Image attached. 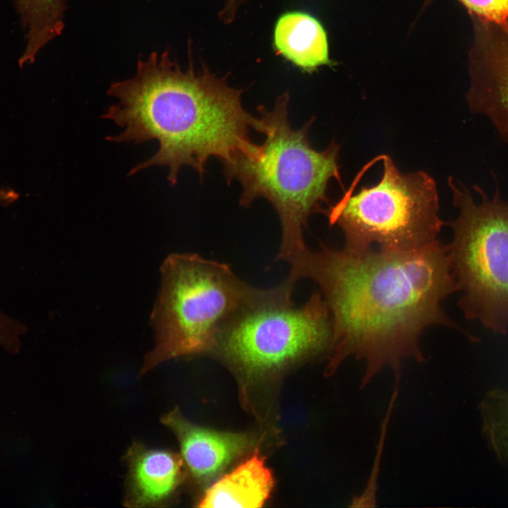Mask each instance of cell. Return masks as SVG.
<instances>
[{"mask_svg":"<svg viewBox=\"0 0 508 508\" xmlns=\"http://www.w3.org/2000/svg\"><path fill=\"white\" fill-rule=\"evenodd\" d=\"M273 486L263 458L255 454L214 483L200 500V507L254 508L263 505Z\"/></svg>","mask_w":508,"mask_h":508,"instance_id":"cell-11","label":"cell"},{"mask_svg":"<svg viewBox=\"0 0 508 508\" xmlns=\"http://www.w3.org/2000/svg\"><path fill=\"white\" fill-rule=\"evenodd\" d=\"M480 21L505 27L508 25V0H459Z\"/></svg>","mask_w":508,"mask_h":508,"instance_id":"cell-15","label":"cell"},{"mask_svg":"<svg viewBox=\"0 0 508 508\" xmlns=\"http://www.w3.org/2000/svg\"><path fill=\"white\" fill-rule=\"evenodd\" d=\"M161 273L150 320L155 344L140 375L167 361L213 351L220 327L257 289L229 265L195 253L169 255Z\"/></svg>","mask_w":508,"mask_h":508,"instance_id":"cell-4","label":"cell"},{"mask_svg":"<svg viewBox=\"0 0 508 508\" xmlns=\"http://www.w3.org/2000/svg\"><path fill=\"white\" fill-rule=\"evenodd\" d=\"M160 421L176 436L183 463L198 481H206L218 474L250 443L245 435L217 432L193 424L178 408L164 414Z\"/></svg>","mask_w":508,"mask_h":508,"instance_id":"cell-10","label":"cell"},{"mask_svg":"<svg viewBox=\"0 0 508 508\" xmlns=\"http://www.w3.org/2000/svg\"><path fill=\"white\" fill-rule=\"evenodd\" d=\"M474 22L470 52V109L490 119L508 143V25Z\"/></svg>","mask_w":508,"mask_h":508,"instance_id":"cell-8","label":"cell"},{"mask_svg":"<svg viewBox=\"0 0 508 508\" xmlns=\"http://www.w3.org/2000/svg\"><path fill=\"white\" fill-rule=\"evenodd\" d=\"M288 263L287 279L315 282L329 309L327 376L353 356L365 363L361 389L385 367L392 369L397 386L403 360L424 361L420 339L427 327L440 325L462 332L442 308L458 289L447 245L439 240L409 251L307 247Z\"/></svg>","mask_w":508,"mask_h":508,"instance_id":"cell-1","label":"cell"},{"mask_svg":"<svg viewBox=\"0 0 508 508\" xmlns=\"http://www.w3.org/2000/svg\"><path fill=\"white\" fill-rule=\"evenodd\" d=\"M277 49L297 66L310 71L329 63L326 33L320 23L303 13H289L274 30Z\"/></svg>","mask_w":508,"mask_h":508,"instance_id":"cell-12","label":"cell"},{"mask_svg":"<svg viewBox=\"0 0 508 508\" xmlns=\"http://www.w3.org/2000/svg\"><path fill=\"white\" fill-rule=\"evenodd\" d=\"M458 217L448 223L454 231L447 245L452 272L462 296L458 305L467 319L506 334L508 329V204L498 192L477 203L471 193L448 180Z\"/></svg>","mask_w":508,"mask_h":508,"instance_id":"cell-7","label":"cell"},{"mask_svg":"<svg viewBox=\"0 0 508 508\" xmlns=\"http://www.w3.org/2000/svg\"><path fill=\"white\" fill-rule=\"evenodd\" d=\"M128 471L123 505L163 507L176 495L183 480V461L171 451L135 441L124 456Z\"/></svg>","mask_w":508,"mask_h":508,"instance_id":"cell-9","label":"cell"},{"mask_svg":"<svg viewBox=\"0 0 508 508\" xmlns=\"http://www.w3.org/2000/svg\"><path fill=\"white\" fill-rule=\"evenodd\" d=\"M27 332L21 322L7 316L0 310V346L10 353H17L20 349V337Z\"/></svg>","mask_w":508,"mask_h":508,"instance_id":"cell-16","label":"cell"},{"mask_svg":"<svg viewBox=\"0 0 508 508\" xmlns=\"http://www.w3.org/2000/svg\"><path fill=\"white\" fill-rule=\"evenodd\" d=\"M380 181L362 186L323 210L330 226L344 237V248L363 251L377 245L388 251H409L437 241L445 222L439 216L435 180L426 172L404 174L382 156Z\"/></svg>","mask_w":508,"mask_h":508,"instance_id":"cell-6","label":"cell"},{"mask_svg":"<svg viewBox=\"0 0 508 508\" xmlns=\"http://www.w3.org/2000/svg\"><path fill=\"white\" fill-rule=\"evenodd\" d=\"M66 0H15L22 24L27 30V44L18 60L20 67L34 62L38 52L64 29Z\"/></svg>","mask_w":508,"mask_h":508,"instance_id":"cell-13","label":"cell"},{"mask_svg":"<svg viewBox=\"0 0 508 508\" xmlns=\"http://www.w3.org/2000/svg\"><path fill=\"white\" fill-rule=\"evenodd\" d=\"M241 90L229 86L202 66L182 68L167 52L152 53L138 63L133 77L113 83L107 95L116 99L102 117L120 131L106 140L116 143L156 141L158 149L131 168L133 175L153 167L167 169V181L176 184L183 167L202 179L207 161L231 162L253 145L252 130L260 119L241 102Z\"/></svg>","mask_w":508,"mask_h":508,"instance_id":"cell-2","label":"cell"},{"mask_svg":"<svg viewBox=\"0 0 508 508\" xmlns=\"http://www.w3.org/2000/svg\"><path fill=\"white\" fill-rule=\"evenodd\" d=\"M289 103L285 93L271 110L258 107V132L264 135V140L223 165L226 182L241 184L240 205L248 207L263 198L276 210L282 231L276 260L286 262L307 248L304 229L309 217L322 212V204L327 202L331 180L341 183L340 147L334 141L322 151L315 150L308 138L314 119L301 128H293Z\"/></svg>","mask_w":508,"mask_h":508,"instance_id":"cell-3","label":"cell"},{"mask_svg":"<svg viewBox=\"0 0 508 508\" xmlns=\"http://www.w3.org/2000/svg\"><path fill=\"white\" fill-rule=\"evenodd\" d=\"M478 408L484 440L496 459L508 464V390H488Z\"/></svg>","mask_w":508,"mask_h":508,"instance_id":"cell-14","label":"cell"},{"mask_svg":"<svg viewBox=\"0 0 508 508\" xmlns=\"http://www.w3.org/2000/svg\"><path fill=\"white\" fill-rule=\"evenodd\" d=\"M294 283L286 279L259 289L220 327L213 351L238 369L260 374L327 351L332 340L329 309L320 292L298 307Z\"/></svg>","mask_w":508,"mask_h":508,"instance_id":"cell-5","label":"cell"}]
</instances>
